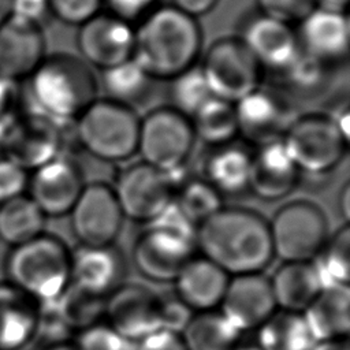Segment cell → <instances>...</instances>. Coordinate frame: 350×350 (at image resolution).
I'll use <instances>...</instances> for the list:
<instances>
[{"label": "cell", "mask_w": 350, "mask_h": 350, "mask_svg": "<svg viewBox=\"0 0 350 350\" xmlns=\"http://www.w3.org/2000/svg\"><path fill=\"white\" fill-rule=\"evenodd\" d=\"M196 245L228 276L261 273L275 258L268 221L249 208L223 206L197 227Z\"/></svg>", "instance_id": "cell-1"}, {"label": "cell", "mask_w": 350, "mask_h": 350, "mask_svg": "<svg viewBox=\"0 0 350 350\" xmlns=\"http://www.w3.org/2000/svg\"><path fill=\"white\" fill-rule=\"evenodd\" d=\"M201 49L198 21L171 4H160L135 25L133 59L154 81H170L196 66Z\"/></svg>", "instance_id": "cell-2"}, {"label": "cell", "mask_w": 350, "mask_h": 350, "mask_svg": "<svg viewBox=\"0 0 350 350\" xmlns=\"http://www.w3.org/2000/svg\"><path fill=\"white\" fill-rule=\"evenodd\" d=\"M27 81L36 112L59 123L74 122L98 97L92 67L71 53L46 55Z\"/></svg>", "instance_id": "cell-3"}, {"label": "cell", "mask_w": 350, "mask_h": 350, "mask_svg": "<svg viewBox=\"0 0 350 350\" xmlns=\"http://www.w3.org/2000/svg\"><path fill=\"white\" fill-rule=\"evenodd\" d=\"M4 275L37 304L53 302L71 283V250L60 238L44 232L10 249Z\"/></svg>", "instance_id": "cell-4"}, {"label": "cell", "mask_w": 350, "mask_h": 350, "mask_svg": "<svg viewBox=\"0 0 350 350\" xmlns=\"http://www.w3.org/2000/svg\"><path fill=\"white\" fill-rule=\"evenodd\" d=\"M72 127L77 144L97 160L122 163L137 153L139 115L130 105L97 97Z\"/></svg>", "instance_id": "cell-5"}, {"label": "cell", "mask_w": 350, "mask_h": 350, "mask_svg": "<svg viewBox=\"0 0 350 350\" xmlns=\"http://www.w3.org/2000/svg\"><path fill=\"white\" fill-rule=\"evenodd\" d=\"M282 141L301 174L321 176L334 171L349 148L346 137L325 112L298 113Z\"/></svg>", "instance_id": "cell-6"}, {"label": "cell", "mask_w": 350, "mask_h": 350, "mask_svg": "<svg viewBox=\"0 0 350 350\" xmlns=\"http://www.w3.org/2000/svg\"><path fill=\"white\" fill-rule=\"evenodd\" d=\"M196 144L191 122L170 105H160L139 116L137 153L141 161L172 171L186 165Z\"/></svg>", "instance_id": "cell-7"}, {"label": "cell", "mask_w": 350, "mask_h": 350, "mask_svg": "<svg viewBox=\"0 0 350 350\" xmlns=\"http://www.w3.org/2000/svg\"><path fill=\"white\" fill-rule=\"evenodd\" d=\"M268 226L273 256L283 262L313 261L329 237L323 209L305 200L284 204Z\"/></svg>", "instance_id": "cell-8"}, {"label": "cell", "mask_w": 350, "mask_h": 350, "mask_svg": "<svg viewBox=\"0 0 350 350\" xmlns=\"http://www.w3.org/2000/svg\"><path fill=\"white\" fill-rule=\"evenodd\" d=\"M198 64L212 94L232 104L262 85L264 70L237 36L215 40Z\"/></svg>", "instance_id": "cell-9"}, {"label": "cell", "mask_w": 350, "mask_h": 350, "mask_svg": "<svg viewBox=\"0 0 350 350\" xmlns=\"http://www.w3.org/2000/svg\"><path fill=\"white\" fill-rule=\"evenodd\" d=\"M234 105L239 135L250 146L280 139L298 115L294 100L276 86L260 85Z\"/></svg>", "instance_id": "cell-10"}, {"label": "cell", "mask_w": 350, "mask_h": 350, "mask_svg": "<svg viewBox=\"0 0 350 350\" xmlns=\"http://www.w3.org/2000/svg\"><path fill=\"white\" fill-rule=\"evenodd\" d=\"M112 189L124 219L144 224L163 212L175 194L168 175L144 161L123 168Z\"/></svg>", "instance_id": "cell-11"}, {"label": "cell", "mask_w": 350, "mask_h": 350, "mask_svg": "<svg viewBox=\"0 0 350 350\" xmlns=\"http://www.w3.org/2000/svg\"><path fill=\"white\" fill-rule=\"evenodd\" d=\"M68 216L72 235L85 246L113 245L124 220L113 189L104 182L85 185Z\"/></svg>", "instance_id": "cell-12"}, {"label": "cell", "mask_w": 350, "mask_h": 350, "mask_svg": "<svg viewBox=\"0 0 350 350\" xmlns=\"http://www.w3.org/2000/svg\"><path fill=\"white\" fill-rule=\"evenodd\" d=\"M66 124L36 111L11 118L7 131L5 157L31 172L63 154Z\"/></svg>", "instance_id": "cell-13"}, {"label": "cell", "mask_w": 350, "mask_h": 350, "mask_svg": "<svg viewBox=\"0 0 350 350\" xmlns=\"http://www.w3.org/2000/svg\"><path fill=\"white\" fill-rule=\"evenodd\" d=\"M194 239L146 224L133 245V264L138 273L154 283H172L196 256Z\"/></svg>", "instance_id": "cell-14"}, {"label": "cell", "mask_w": 350, "mask_h": 350, "mask_svg": "<svg viewBox=\"0 0 350 350\" xmlns=\"http://www.w3.org/2000/svg\"><path fill=\"white\" fill-rule=\"evenodd\" d=\"M264 71H283L302 51L294 25L258 10L242 18L235 34Z\"/></svg>", "instance_id": "cell-15"}, {"label": "cell", "mask_w": 350, "mask_h": 350, "mask_svg": "<svg viewBox=\"0 0 350 350\" xmlns=\"http://www.w3.org/2000/svg\"><path fill=\"white\" fill-rule=\"evenodd\" d=\"M134 38L135 26L101 11L78 26L77 48L85 63L103 71L133 57Z\"/></svg>", "instance_id": "cell-16"}, {"label": "cell", "mask_w": 350, "mask_h": 350, "mask_svg": "<svg viewBox=\"0 0 350 350\" xmlns=\"http://www.w3.org/2000/svg\"><path fill=\"white\" fill-rule=\"evenodd\" d=\"M85 185L79 165L59 154L29 174L27 196L46 219L62 217L71 212Z\"/></svg>", "instance_id": "cell-17"}, {"label": "cell", "mask_w": 350, "mask_h": 350, "mask_svg": "<svg viewBox=\"0 0 350 350\" xmlns=\"http://www.w3.org/2000/svg\"><path fill=\"white\" fill-rule=\"evenodd\" d=\"M104 321L129 342L160 328V295L138 283H123L105 298Z\"/></svg>", "instance_id": "cell-18"}, {"label": "cell", "mask_w": 350, "mask_h": 350, "mask_svg": "<svg viewBox=\"0 0 350 350\" xmlns=\"http://www.w3.org/2000/svg\"><path fill=\"white\" fill-rule=\"evenodd\" d=\"M219 310L238 331L257 329L278 310L269 279L262 273L231 276Z\"/></svg>", "instance_id": "cell-19"}, {"label": "cell", "mask_w": 350, "mask_h": 350, "mask_svg": "<svg viewBox=\"0 0 350 350\" xmlns=\"http://www.w3.org/2000/svg\"><path fill=\"white\" fill-rule=\"evenodd\" d=\"M42 26L11 16L0 26V77L27 79L45 59Z\"/></svg>", "instance_id": "cell-20"}, {"label": "cell", "mask_w": 350, "mask_h": 350, "mask_svg": "<svg viewBox=\"0 0 350 350\" xmlns=\"http://www.w3.org/2000/svg\"><path fill=\"white\" fill-rule=\"evenodd\" d=\"M301 175L282 138L254 146L249 190L260 200L286 198L298 186Z\"/></svg>", "instance_id": "cell-21"}, {"label": "cell", "mask_w": 350, "mask_h": 350, "mask_svg": "<svg viewBox=\"0 0 350 350\" xmlns=\"http://www.w3.org/2000/svg\"><path fill=\"white\" fill-rule=\"evenodd\" d=\"M297 36L306 53L338 66L349 55L350 27L346 11L316 7L299 23Z\"/></svg>", "instance_id": "cell-22"}, {"label": "cell", "mask_w": 350, "mask_h": 350, "mask_svg": "<svg viewBox=\"0 0 350 350\" xmlns=\"http://www.w3.org/2000/svg\"><path fill=\"white\" fill-rule=\"evenodd\" d=\"M124 276L126 261L115 245H78L71 252V283L86 293L107 298Z\"/></svg>", "instance_id": "cell-23"}, {"label": "cell", "mask_w": 350, "mask_h": 350, "mask_svg": "<svg viewBox=\"0 0 350 350\" xmlns=\"http://www.w3.org/2000/svg\"><path fill=\"white\" fill-rule=\"evenodd\" d=\"M230 278L204 256H194L172 282L175 295L194 313L217 310Z\"/></svg>", "instance_id": "cell-24"}, {"label": "cell", "mask_w": 350, "mask_h": 350, "mask_svg": "<svg viewBox=\"0 0 350 350\" xmlns=\"http://www.w3.org/2000/svg\"><path fill=\"white\" fill-rule=\"evenodd\" d=\"M253 149L238 139L209 148L202 163V179L224 196H238L249 190Z\"/></svg>", "instance_id": "cell-25"}, {"label": "cell", "mask_w": 350, "mask_h": 350, "mask_svg": "<svg viewBox=\"0 0 350 350\" xmlns=\"http://www.w3.org/2000/svg\"><path fill=\"white\" fill-rule=\"evenodd\" d=\"M40 305L25 293L0 282V350H25L36 340Z\"/></svg>", "instance_id": "cell-26"}, {"label": "cell", "mask_w": 350, "mask_h": 350, "mask_svg": "<svg viewBox=\"0 0 350 350\" xmlns=\"http://www.w3.org/2000/svg\"><path fill=\"white\" fill-rule=\"evenodd\" d=\"M276 308L284 312L304 313L323 288L312 261L282 262L269 278Z\"/></svg>", "instance_id": "cell-27"}, {"label": "cell", "mask_w": 350, "mask_h": 350, "mask_svg": "<svg viewBox=\"0 0 350 350\" xmlns=\"http://www.w3.org/2000/svg\"><path fill=\"white\" fill-rule=\"evenodd\" d=\"M302 314L316 342L347 339L350 332V287H323Z\"/></svg>", "instance_id": "cell-28"}, {"label": "cell", "mask_w": 350, "mask_h": 350, "mask_svg": "<svg viewBox=\"0 0 350 350\" xmlns=\"http://www.w3.org/2000/svg\"><path fill=\"white\" fill-rule=\"evenodd\" d=\"M335 67L301 51L283 71L273 74L278 78L276 88L293 100L316 97L328 88Z\"/></svg>", "instance_id": "cell-29"}, {"label": "cell", "mask_w": 350, "mask_h": 350, "mask_svg": "<svg viewBox=\"0 0 350 350\" xmlns=\"http://www.w3.org/2000/svg\"><path fill=\"white\" fill-rule=\"evenodd\" d=\"M46 217L27 194L0 204V241L10 247L45 232Z\"/></svg>", "instance_id": "cell-30"}, {"label": "cell", "mask_w": 350, "mask_h": 350, "mask_svg": "<svg viewBox=\"0 0 350 350\" xmlns=\"http://www.w3.org/2000/svg\"><path fill=\"white\" fill-rule=\"evenodd\" d=\"M261 350H312L316 345L302 313L276 310L257 328Z\"/></svg>", "instance_id": "cell-31"}, {"label": "cell", "mask_w": 350, "mask_h": 350, "mask_svg": "<svg viewBox=\"0 0 350 350\" xmlns=\"http://www.w3.org/2000/svg\"><path fill=\"white\" fill-rule=\"evenodd\" d=\"M241 334L220 310H209L194 313L180 336L186 350H234Z\"/></svg>", "instance_id": "cell-32"}, {"label": "cell", "mask_w": 350, "mask_h": 350, "mask_svg": "<svg viewBox=\"0 0 350 350\" xmlns=\"http://www.w3.org/2000/svg\"><path fill=\"white\" fill-rule=\"evenodd\" d=\"M190 122L196 141L209 148L228 144L239 137L235 105L215 96L190 118Z\"/></svg>", "instance_id": "cell-33"}, {"label": "cell", "mask_w": 350, "mask_h": 350, "mask_svg": "<svg viewBox=\"0 0 350 350\" xmlns=\"http://www.w3.org/2000/svg\"><path fill=\"white\" fill-rule=\"evenodd\" d=\"M154 79L133 59L101 71L100 85L105 97L134 108L148 97Z\"/></svg>", "instance_id": "cell-34"}, {"label": "cell", "mask_w": 350, "mask_h": 350, "mask_svg": "<svg viewBox=\"0 0 350 350\" xmlns=\"http://www.w3.org/2000/svg\"><path fill=\"white\" fill-rule=\"evenodd\" d=\"M323 287L349 286L350 280V227L343 224L329 235L320 253L312 261Z\"/></svg>", "instance_id": "cell-35"}, {"label": "cell", "mask_w": 350, "mask_h": 350, "mask_svg": "<svg viewBox=\"0 0 350 350\" xmlns=\"http://www.w3.org/2000/svg\"><path fill=\"white\" fill-rule=\"evenodd\" d=\"M56 306L66 324L75 334L104 320L105 298L86 293L70 283L56 299Z\"/></svg>", "instance_id": "cell-36"}, {"label": "cell", "mask_w": 350, "mask_h": 350, "mask_svg": "<svg viewBox=\"0 0 350 350\" xmlns=\"http://www.w3.org/2000/svg\"><path fill=\"white\" fill-rule=\"evenodd\" d=\"M174 202L197 227L223 208V197L202 178H187L175 191Z\"/></svg>", "instance_id": "cell-37"}, {"label": "cell", "mask_w": 350, "mask_h": 350, "mask_svg": "<svg viewBox=\"0 0 350 350\" xmlns=\"http://www.w3.org/2000/svg\"><path fill=\"white\" fill-rule=\"evenodd\" d=\"M168 96L170 107L183 113L189 119L208 101L213 97L204 72L197 63L196 66L187 68L179 75L168 81Z\"/></svg>", "instance_id": "cell-38"}, {"label": "cell", "mask_w": 350, "mask_h": 350, "mask_svg": "<svg viewBox=\"0 0 350 350\" xmlns=\"http://www.w3.org/2000/svg\"><path fill=\"white\" fill-rule=\"evenodd\" d=\"M71 342L75 350H131V342L104 320L75 332Z\"/></svg>", "instance_id": "cell-39"}, {"label": "cell", "mask_w": 350, "mask_h": 350, "mask_svg": "<svg viewBox=\"0 0 350 350\" xmlns=\"http://www.w3.org/2000/svg\"><path fill=\"white\" fill-rule=\"evenodd\" d=\"M51 15L70 26H81L104 8V0H48Z\"/></svg>", "instance_id": "cell-40"}, {"label": "cell", "mask_w": 350, "mask_h": 350, "mask_svg": "<svg viewBox=\"0 0 350 350\" xmlns=\"http://www.w3.org/2000/svg\"><path fill=\"white\" fill-rule=\"evenodd\" d=\"M256 3L260 12L294 26L317 7V0H256Z\"/></svg>", "instance_id": "cell-41"}, {"label": "cell", "mask_w": 350, "mask_h": 350, "mask_svg": "<svg viewBox=\"0 0 350 350\" xmlns=\"http://www.w3.org/2000/svg\"><path fill=\"white\" fill-rule=\"evenodd\" d=\"M193 314L194 312L175 294L160 295V328L180 335Z\"/></svg>", "instance_id": "cell-42"}, {"label": "cell", "mask_w": 350, "mask_h": 350, "mask_svg": "<svg viewBox=\"0 0 350 350\" xmlns=\"http://www.w3.org/2000/svg\"><path fill=\"white\" fill-rule=\"evenodd\" d=\"M29 174L12 160L7 157L0 159V204L25 194Z\"/></svg>", "instance_id": "cell-43"}, {"label": "cell", "mask_w": 350, "mask_h": 350, "mask_svg": "<svg viewBox=\"0 0 350 350\" xmlns=\"http://www.w3.org/2000/svg\"><path fill=\"white\" fill-rule=\"evenodd\" d=\"M159 5V0H104L108 14L133 26L138 25Z\"/></svg>", "instance_id": "cell-44"}, {"label": "cell", "mask_w": 350, "mask_h": 350, "mask_svg": "<svg viewBox=\"0 0 350 350\" xmlns=\"http://www.w3.org/2000/svg\"><path fill=\"white\" fill-rule=\"evenodd\" d=\"M131 350H186V346L179 334L159 328L131 342Z\"/></svg>", "instance_id": "cell-45"}, {"label": "cell", "mask_w": 350, "mask_h": 350, "mask_svg": "<svg viewBox=\"0 0 350 350\" xmlns=\"http://www.w3.org/2000/svg\"><path fill=\"white\" fill-rule=\"evenodd\" d=\"M11 11L15 18L42 26L51 15L48 0H11Z\"/></svg>", "instance_id": "cell-46"}, {"label": "cell", "mask_w": 350, "mask_h": 350, "mask_svg": "<svg viewBox=\"0 0 350 350\" xmlns=\"http://www.w3.org/2000/svg\"><path fill=\"white\" fill-rule=\"evenodd\" d=\"M220 0H170V4L180 12L198 19L212 12Z\"/></svg>", "instance_id": "cell-47"}, {"label": "cell", "mask_w": 350, "mask_h": 350, "mask_svg": "<svg viewBox=\"0 0 350 350\" xmlns=\"http://www.w3.org/2000/svg\"><path fill=\"white\" fill-rule=\"evenodd\" d=\"M15 83L0 77V120L7 119L15 103Z\"/></svg>", "instance_id": "cell-48"}, {"label": "cell", "mask_w": 350, "mask_h": 350, "mask_svg": "<svg viewBox=\"0 0 350 350\" xmlns=\"http://www.w3.org/2000/svg\"><path fill=\"white\" fill-rule=\"evenodd\" d=\"M338 209L340 216L343 217L345 223L349 224V217H350V185L346 182L339 191V198H338Z\"/></svg>", "instance_id": "cell-49"}, {"label": "cell", "mask_w": 350, "mask_h": 350, "mask_svg": "<svg viewBox=\"0 0 350 350\" xmlns=\"http://www.w3.org/2000/svg\"><path fill=\"white\" fill-rule=\"evenodd\" d=\"M312 350H350L349 339H334L316 342Z\"/></svg>", "instance_id": "cell-50"}, {"label": "cell", "mask_w": 350, "mask_h": 350, "mask_svg": "<svg viewBox=\"0 0 350 350\" xmlns=\"http://www.w3.org/2000/svg\"><path fill=\"white\" fill-rule=\"evenodd\" d=\"M349 0H317V7L335 10V11H346Z\"/></svg>", "instance_id": "cell-51"}, {"label": "cell", "mask_w": 350, "mask_h": 350, "mask_svg": "<svg viewBox=\"0 0 350 350\" xmlns=\"http://www.w3.org/2000/svg\"><path fill=\"white\" fill-rule=\"evenodd\" d=\"M10 119L0 120V159L5 157V146H7V131H8Z\"/></svg>", "instance_id": "cell-52"}, {"label": "cell", "mask_w": 350, "mask_h": 350, "mask_svg": "<svg viewBox=\"0 0 350 350\" xmlns=\"http://www.w3.org/2000/svg\"><path fill=\"white\" fill-rule=\"evenodd\" d=\"M12 15L11 0H0V26Z\"/></svg>", "instance_id": "cell-53"}, {"label": "cell", "mask_w": 350, "mask_h": 350, "mask_svg": "<svg viewBox=\"0 0 350 350\" xmlns=\"http://www.w3.org/2000/svg\"><path fill=\"white\" fill-rule=\"evenodd\" d=\"M44 350H75V347H74L72 342L68 340V342H62V343L44 346Z\"/></svg>", "instance_id": "cell-54"}, {"label": "cell", "mask_w": 350, "mask_h": 350, "mask_svg": "<svg viewBox=\"0 0 350 350\" xmlns=\"http://www.w3.org/2000/svg\"><path fill=\"white\" fill-rule=\"evenodd\" d=\"M234 350H261L257 345H238Z\"/></svg>", "instance_id": "cell-55"}]
</instances>
